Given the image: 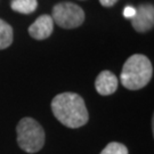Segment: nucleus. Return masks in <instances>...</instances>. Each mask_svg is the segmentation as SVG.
<instances>
[{
  "label": "nucleus",
  "instance_id": "9b49d317",
  "mask_svg": "<svg viewBox=\"0 0 154 154\" xmlns=\"http://www.w3.org/2000/svg\"><path fill=\"white\" fill-rule=\"evenodd\" d=\"M136 13V8H134L131 6H127L126 8L123 9V16L126 18H131Z\"/></svg>",
  "mask_w": 154,
  "mask_h": 154
},
{
  "label": "nucleus",
  "instance_id": "1a4fd4ad",
  "mask_svg": "<svg viewBox=\"0 0 154 154\" xmlns=\"http://www.w3.org/2000/svg\"><path fill=\"white\" fill-rule=\"evenodd\" d=\"M37 0H11V8L21 14H31L37 9Z\"/></svg>",
  "mask_w": 154,
  "mask_h": 154
},
{
  "label": "nucleus",
  "instance_id": "6e6552de",
  "mask_svg": "<svg viewBox=\"0 0 154 154\" xmlns=\"http://www.w3.org/2000/svg\"><path fill=\"white\" fill-rule=\"evenodd\" d=\"M13 28L7 22L0 18V50L8 48L13 44Z\"/></svg>",
  "mask_w": 154,
  "mask_h": 154
},
{
  "label": "nucleus",
  "instance_id": "20e7f679",
  "mask_svg": "<svg viewBox=\"0 0 154 154\" xmlns=\"http://www.w3.org/2000/svg\"><path fill=\"white\" fill-rule=\"evenodd\" d=\"M51 18L58 26L70 30L80 26L85 22V11L73 2H58L53 7Z\"/></svg>",
  "mask_w": 154,
  "mask_h": 154
},
{
  "label": "nucleus",
  "instance_id": "7ed1b4c3",
  "mask_svg": "<svg viewBox=\"0 0 154 154\" xmlns=\"http://www.w3.org/2000/svg\"><path fill=\"white\" fill-rule=\"evenodd\" d=\"M17 144L26 153H37L44 147L46 135L44 128L32 118H23L16 127Z\"/></svg>",
  "mask_w": 154,
  "mask_h": 154
},
{
  "label": "nucleus",
  "instance_id": "423d86ee",
  "mask_svg": "<svg viewBox=\"0 0 154 154\" xmlns=\"http://www.w3.org/2000/svg\"><path fill=\"white\" fill-rule=\"evenodd\" d=\"M54 30V21L49 15H41L29 26V34L35 40L49 38Z\"/></svg>",
  "mask_w": 154,
  "mask_h": 154
},
{
  "label": "nucleus",
  "instance_id": "9d476101",
  "mask_svg": "<svg viewBox=\"0 0 154 154\" xmlns=\"http://www.w3.org/2000/svg\"><path fill=\"white\" fill-rule=\"evenodd\" d=\"M100 154H129L126 145L118 142H112L105 146Z\"/></svg>",
  "mask_w": 154,
  "mask_h": 154
},
{
  "label": "nucleus",
  "instance_id": "f03ea898",
  "mask_svg": "<svg viewBox=\"0 0 154 154\" xmlns=\"http://www.w3.org/2000/svg\"><path fill=\"white\" fill-rule=\"evenodd\" d=\"M153 66L149 57L142 54L130 56L123 64L120 75L122 86L129 90L144 88L152 79Z\"/></svg>",
  "mask_w": 154,
  "mask_h": 154
},
{
  "label": "nucleus",
  "instance_id": "39448f33",
  "mask_svg": "<svg viewBox=\"0 0 154 154\" xmlns=\"http://www.w3.org/2000/svg\"><path fill=\"white\" fill-rule=\"evenodd\" d=\"M131 25L137 32L145 33L154 25V7L152 4H143L136 8L135 15L130 18Z\"/></svg>",
  "mask_w": 154,
  "mask_h": 154
},
{
  "label": "nucleus",
  "instance_id": "f257e3e1",
  "mask_svg": "<svg viewBox=\"0 0 154 154\" xmlns=\"http://www.w3.org/2000/svg\"><path fill=\"white\" fill-rule=\"evenodd\" d=\"M51 111L55 118L67 128L77 129L89 120L88 110L83 98L75 93H62L51 100Z\"/></svg>",
  "mask_w": 154,
  "mask_h": 154
},
{
  "label": "nucleus",
  "instance_id": "f8f14e48",
  "mask_svg": "<svg viewBox=\"0 0 154 154\" xmlns=\"http://www.w3.org/2000/svg\"><path fill=\"white\" fill-rule=\"evenodd\" d=\"M99 2L104 7H112L118 2V0H99Z\"/></svg>",
  "mask_w": 154,
  "mask_h": 154
},
{
  "label": "nucleus",
  "instance_id": "0eeeda50",
  "mask_svg": "<svg viewBox=\"0 0 154 154\" xmlns=\"http://www.w3.org/2000/svg\"><path fill=\"white\" fill-rule=\"evenodd\" d=\"M118 85H119V81L116 75L107 70L100 72L95 80V88L97 90V93L102 96H109L116 93L118 89Z\"/></svg>",
  "mask_w": 154,
  "mask_h": 154
}]
</instances>
